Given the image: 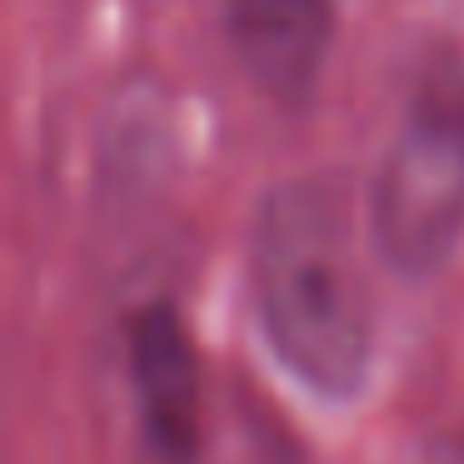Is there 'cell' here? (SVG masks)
<instances>
[{
	"label": "cell",
	"mask_w": 464,
	"mask_h": 464,
	"mask_svg": "<svg viewBox=\"0 0 464 464\" xmlns=\"http://www.w3.org/2000/svg\"><path fill=\"white\" fill-rule=\"evenodd\" d=\"M250 295L275 360L310 394L354 400L370 380L380 310L360 250V215L340 180L275 185L250 225Z\"/></svg>",
	"instance_id": "cell-1"
},
{
	"label": "cell",
	"mask_w": 464,
	"mask_h": 464,
	"mask_svg": "<svg viewBox=\"0 0 464 464\" xmlns=\"http://www.w3.org/2000/svg\"><path fill=\"white\" fill-rule=\"evenodd\" d=\"M364 240L410 280L454 260L464 240V95H430L394 135L364 200Z\"/></svg>",
	"instance_id": "cell-2"
},
{
	"label": "cell",
	"mask_w": 464,
	"mask_h": 464,
	"mask_svg": "<svg viewBox=\"0 0 464 464\" xmlns=\"http://www.w3.org/2000/svg\"><path fill=\"white\" fill-rule=\"evenodd\" d=\"M130 390L140 450L150 464H195L200 450V360L170 304H145L130 320Z\"/></svg>",
	"instance_id": "cell-3"
},
{
	"label": "cell",
	"mask_w": 464,
	"mask_h": 464,
	"mask_svg": "<svg viewBox=\"0 0 464 464\" xmlns=\"http://www.w3.org/2000/svg\"><path fill=\"white\" fill-rule=\"evenodd\" d=\"M240 71L280 105H304L334 41V0H225Z\"/></svg>",
	"instance_id": "cell-4"
}]
</instances>
